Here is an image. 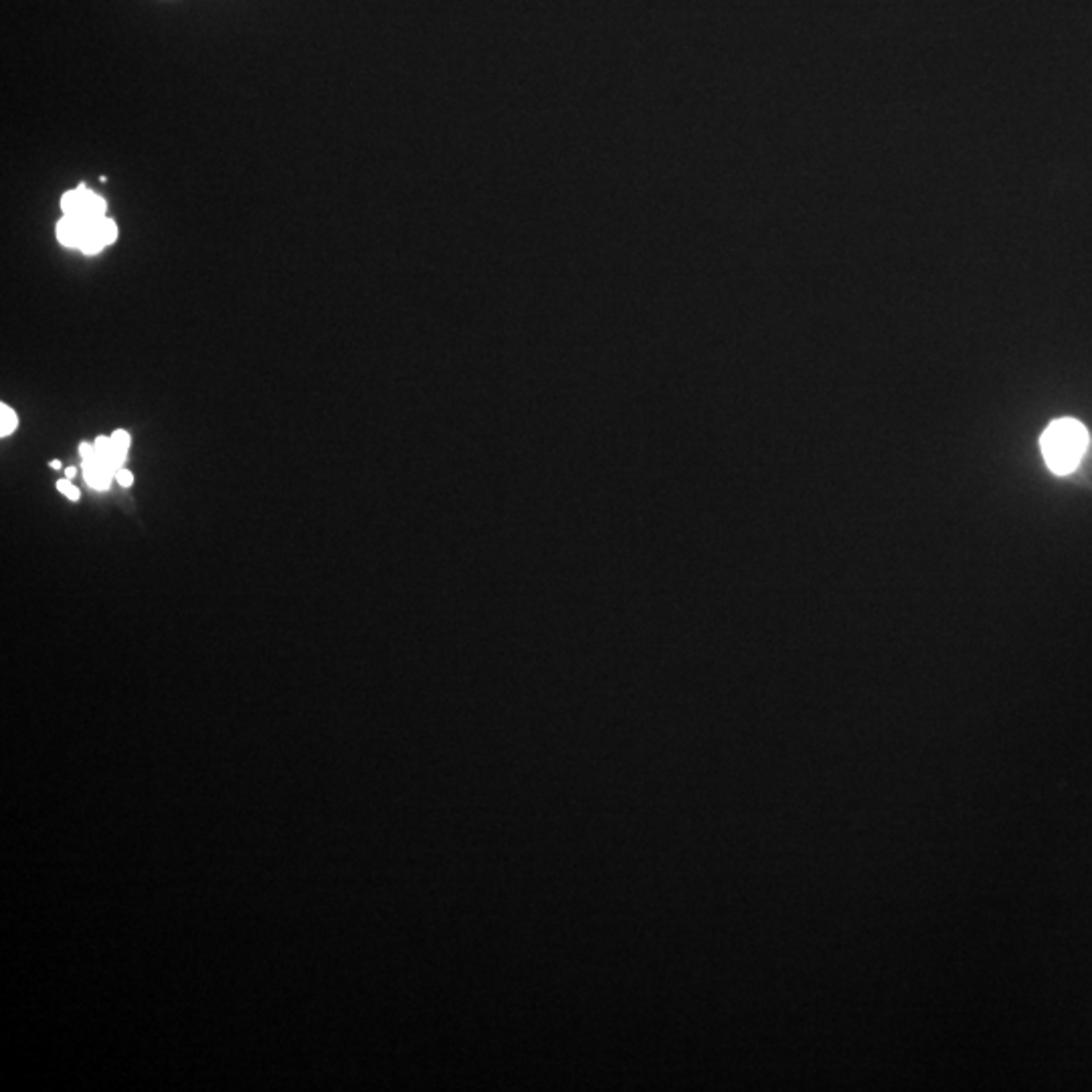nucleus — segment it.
Listing matches in <instances>:
<instances>
[{
    "instance_id": "obj_4",
    "label": "nucleus",
    "mask_w": 1092,
    "mask_h": 1092,
    "mask_svg": "<svg viewBox=\"0 0 1092 1092\" xmlns=\"http://www.w3.org/2000/svg\"><path fill=\"white\" fill-rule=\"evenodd\" d=\"M17 413L9 405H0V436H11L17 430Z\"/></svg>"
},
{
    "instance_id": "obj_3",
    "label": "nucleus",
    "mask_w": 1092,
    "mask_h": 1092,
    "mask_svg": "<svg viewBox=\"0 0 1092 1092\" xmlns=\"http://www.w3.org/2000/svg\"><path fill=\"white\" fill-rule=\"evenodd\" d=\"M90 225H91V219H80V217L64 215V219L57 223V239H59L61 246L82 250L84 241L88 237V231H90Z\"/></svg>"
},
{
    "instance_id": "obj_10",
    "label": "nucleus",
    "mask_w": 1092,
    "mask_h": 1092,
    "mask_svg": "<svg viewBox=\"0 0 1092 1092\" xmlns=\"http://www.w3.org/2000/svg\"><path fill=\"white\" fill-rule=\"evenodd\" d=\"M57 488H59V492H64V494L68 496L70 490L74 488V483H72L70 479H59V481H57Z\"/></svg>"
},
{
    "instance_id": "obj_1",
    "label": "nucleus",
    "mask_w": 1092,
    "mask_h": 1092,
    "mask_svg": "<svg viewBox=\"0 0 1092 1092\" xmlns=\"http://www.w3.org/2000/svg\"><path fill=\"white\" fill-rule=\"evenodd\" d=\"M1046 465L1056 475H1066L1076 469L1088 450V432L1076 419L1062 417L1052 421L1040 440Z\"/></svg>"
},
{
    "instance_id": "obj_5",
    "label": "nucleus",
    "mask_w": 1092,
    "mask_h": 1092,
    "mask_svg": "<svg viewBox=\"0 0 1092 1092\" xmlns=\"http://www.w3.org/2000/svg\"><path fill=\"white\" fill-rule=\"evenodd\" d=\"M97 231H99V235H101V239H103V243H105V248L111 246V243H113L115 237H117V227H115V223H113L111 219H107V217H99V219H97Z\"/></svg>"
},
{
    "instance_id": "obj_7",
    "label": "nucleus",
    "mask_w": 1092,
    "mask_h": 1092,
    "mask_svg": "<svg viewBox=\"0 0 1092 1092\" xmlns=\"http://www.w3.org/2000/svg\"><path fill=\"white\" fill-rule=\"evenodd\" d=\"M111 446H113L115 450H124V452H128L130 436H128L126 432H121V430L113 432V434H111Z\"/></svg>"
},
{
    "instance_id": "obj_6",
    "label": "nucleus",
    "mask_w": 1092,
    "mask_h": 1092,
    "mask_svg": "<svg viewBox=\"0 0 1092 1092\" xmlns=\"http://www.w3.org/2000/svg\"><path fill=\"white\" fill-rule=\"evenodd\" d=\"M93 452H95V457L107 459V455L111 452V438H97L95 444H93Z\"/></svg>"
},
{
    "instance_id": "obj_12",
    "label": "nucleus",
    "mask_w": 1092,
    "mask_h": 1092,
    "mask_svg": "<svg viewBox=\"0 0 1092 1092\" xmlns=\"http://www.w3.org/2000/svg\"><path fill=\"white\" fill-rule=\"evenodd\" d=\"M49 465H51L53 469H61V461H59V459H53Z\"/></svg>"
},
{
    "instance_id": "obj_11",
    "label": "nucleus",
    "mask_w": 1092,
    "mask_h": 1092,
    "mask_svg": "<svg viewBox=\"0 0 1092 1092\" xmlns=\"http://www.w3.org/2000/svg\"><path fill=\"white\" fill-rule=\"evenodd\" d=\"M68 498H70V500H74V502H76V500H80V490H78V488H76V485H74V488H72V490H70V494H68Z\"/></svg>"
},
{
    "instance_id": "obj_13",
    "label": "nucleus",
    "mask_w": 1092,
    "mask_h": 1092,
    "mask_svg": "<svg viewBox=\"0 0 1092 1092\" xmlns=\"http://www.w3.org/2000/svg\"><path fill=\"white\" fill-rule=\"evenodd\" d=\"M66 473H68V479H72V477H76V467H70V469H68V471H66Z\"/></svg>"
},
{
    "instance_id": "obj_2",
    "label": "nucleus",
    "mask_w": 1092,
    "mask_h": 1092,
    "mask_svg": "<svg viewBox=\"0 0 1092 1092\" xmlns=\"http://www.w3.org/2000/svg\"><path fill=\"white\" fill-rule=\"evenodd\" d=\"M61 209H64V215L68 217H80V219L105 217V201L95 193L88 191L86 187L66 193L64 199H61Z\"/></svg>"
},
{
    "instance_id": "obj_8",
    "label": "nucleus",
    "mask_w": 1092,
    "mask_h": 1092,
    "mask_svg": "<svg viewBox=\"0 0 1092 1092\" xmlns=\"http://www.w3.org/2000/svg\"><path fill=\"white\" fill-rule=\"evenodd\" d=\"M115 479H117L119 485H124V488H128V485H132V481H134V475H132L128 469H121V467H119V469L115 471Z\"/></svg>"
},
{
    "instance_id": "obj_9",
    "label": "nucleus",
    "mask_w": 1092,
    "mask_h": 1092,
    "mask_svg": "<svg viewBox=\"0 0 1092 1092\" xmlns=\"http://www.w3.org/2000/svg\"><path fill=\"white\" fill-rule=\"evenodd\" d=\"M80 454H82L84 461H86V459H91V457L95 455V452H93V446H90V444H82V446H80Z\"/></svg>"
}]
</instances>
